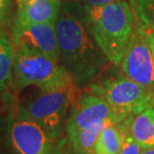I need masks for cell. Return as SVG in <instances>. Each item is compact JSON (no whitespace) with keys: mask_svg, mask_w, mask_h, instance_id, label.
Listing matches in <instances>:
<instances>
[{"mask_svg":"<svg viewBox=\"0 0 154 154\" xmlns=\"http://www.w3.org/2000/svg\"><path fill=\"white\" fill-rule=\"evenodd\" d=\"M60 52L59 63L71 75L76 85L96 79L111 63L95 42L84 14L74 5L61 8L56 21Z\"/></svg>","mask_w":154,"mask_h":154,"instance_id":"obj_1","label":"cell"},{"mask_svg":"<svg viewBox=\"0 0 154 154\" xmlns=\"http://www.w3.org/2000/svg\"><path fill=\"white\" fill-rule=\"evenodd\" d=\"M85 22L95 42L111 64L118 66L135 25L133 6L118 0L104 6L84 5Z\"/></svg>","mask_w":154,"mask_h":154,"instance_id":"obj_2","label":"cell"},{"mask_svg":"<svg viewBox=\"0 0 154 154\" xmlns=\"http://www.w3.org/2000/svg\"><path fill=\"white\" fill-rule=\"evenodd\" d=\"M97 77L99 81L90 85V93L106 101L115 123L151 106L154 91L126 78L119 69L113 70L109 66Z\"/></svg>","mask_w":154,"mask_h":154,"instance_id":"obj_3","label":"cell"},{"mask_svg":"<svg viewBox=\"0 0 154 154\" xmlns=\"http://www.w3.org/2000/svg\"><path fill=\"white\" fill-rule=\"evenodd\" d=\"M13 82L17 90L35 86L41 91L63 88L76 85L60 63L26 46L14 48Z\"/></svg>","mask_w":154,"mask_h":154,"instance_id":"obj_4","label":"cell"},{"mask_svg":"<svg viewBox=\"0 0 154 154\" xmlns=\"http://www.w3.org/2000/svg\"><path fill=\"white\" fill-rule=\"evenodd\" d=\"M77 85L63 88L41 91L23 110L52 138L57 140L63 133L67 112L81 97Z\"/></svg>","mask_w":154,"mask_h":154,"instance_id":"obj_5","label":"cell"},{"mask_svg":"<svg viewBox=\"0 0 154 154\" xmlns=\"http://www.w3.org/2000/svg\"><path fill=\"white\" fill-rule=\"evenodd\" d=\"M146 33L140 21H135L128 45L117 67L126 78L154 91V61Z\"/></svg>","mask_w":154,"mask_h":154,"instance_id":"obj_6","label":"cell"},{"mask_svg":"<svg viewBox=\"0 0 154 154\" xmlns=\"http://www.w3.org/2000/svg\"><path fill=\"white\" fill-rule=\"evenodd\" d=\"M7 140L13 154H60L56 140L31 119L23 109L9 123Z\"/></svg>","mask_w":154,"mask_h":154,"instance_id":"obj_7","label":"cell"},{"mask_svg":"<svg viewBox=\"0 0 154 154\" xmlns=\"http://www.w3.org/2000/svg\"><path fill=\"white\" fill-rule=\"evenodd\" d=\"M13 46H26L44 54L59 63L60 52L56 33V23L21 24L15 21L12 27Z\"/></svg>","mask_w":154,"mask_h":154,"instance_id":"obj_8","label":"cell"},{"mask_svg":"<svg viewBox=\"0 0 154 154\" xmlns=\"http://www.w3.org/2000/svg\"><path fill=\"white\" fill-rule=\"evenodd\" d=\"M108 119H111V111L106 101L90 91L85 93L70 109L64 131L67 136Z\"/></svg>","mask_w":154,"mask_h":154,"instance_id":"obj_9","label":"cell"},{"mask_svg":"<svg viewBox=\"0 0 154 154\" xmlns=\"http://www.w3.org/2000/svg\"><path fill=\"white\" fill-rule=\"evenodd\" d=\"M62 0H26L18 2L17 21L21 24H39L57 21Z\"/></svg>","mask_w":154,"mask_h":154,"instance_id":"obj_10","label":"cell"},{"mask_svg":"<svg viewBox=\"0 0 154 154\" xmlns=\"http://www.w3.org/2000/svg\"><path fill=\"white\" fill-rule=\"evenodd\" d=\"M130 132L141 149L154 147V107L148 106L134 114L130 121Z\"/></svg>","mask_w":154,"mask_h":154,"instance_id":"obj_11","label":"cell"},{"mask_svg":"<svg viewBox=\"0 0 154 154\" xmlns=\"http://www.w3.org/2000/svg\"><path fill=\"white\" fill-rule=\"evenodd\" d=\"M15 50L11 40L0 34V91L5 90L13 77Z\"/></svg>","mask_w":154,"mask_h":154,"instance_id":"obj_12","label":"cell"},{"mask_svg":"<svg viewBox=\"0 0 154 154\" xmlns=\"http://www.w3.org/2000/svg\"><path fill=\"white\" fill-rule=\"evenodd\" d=\"M121 135L115 122L104 127L95 142L93 154H120Z\"/></svg>","mask_w":154,"mask_h":154,"instance_id":"obj_13","label":"cell"},{"mask_svg":"<svg viewBox=\"0 0 154 154\" xmlns=\"http://www.w3.org/2000/svg\"><path fill=\"white\" fill-rule=\"evenodd\" d=\"M133 116L134 114L116 123L121 135L120 154H141L142 152L141 147L130 132V121Z\"/></svg>","mask_w":154,"mask_h":154,"instance_id":"obj_14","label":"cell"},{"mask_svg":"<svg viewBox=\"0 0 154 154\" xmlns=\"http://www.w3.org/2000/svg\"><path fill=\"white\" fill-rule=\"evenodd\" d=\"M138 14L140 23L147 30H154V0H135L132 5Z\"/></svg>","mask_w":154,"mask_h":154,"instance_id":"obj_15","label":"cell"},{"mask_svg":"<svg viewBox=\"0 0 154 154\" xmlns=\"http://www.w3.org/2000/svg\"><path fill=\"white\" fill-rule=\"evenodd\" d=\"M11 0H0V27L3 25L10 10Z\"/></svg>","mask_w":154,"mask_h":154,"instance_id":"obj_16","label":"cell"},{"mask_svg":"<svg viewBox=\"0 0 154 154\" xmlns=\"http://www.w3.org/2000/svg\"><path fill=\"white\" fill-rule=\"evenodd\" d=\"M82 1L84 2V5L87 6H104L118 0H82Z\"/></svg>","mask_w":154,"mask_h":154,"instance_id":"obj_17","label":"cell"},{"mask_svg":"<svg viewBox=\"0 0 154 154\" xmlns=\"http://www.w3.org/2000/svg\"><path fill=\"white\" fill-rule=\"evenodd\" d=\"M146 34H147V40H148L150 49H151V53H152V57L154 61V30H147Z\"/></svg>","mask_w":154,"mask_h":154,"instance_id":"obj_18","label":"cell"},{"mask_svg":"<svg viewBox=\"0 0 154 154\" xmlns=\"http://www.w3.org/2000/svg\"><path fill=\"white\" fill-rule=\"evenodd\" d=\"M141 154H154V147L153 148H148V149L142 150Z\"/></svg>","mask_w":154,"mask_h":154,"instance_id":"obj_19","label":"cell"},{"mask_svg":"<svg viewBox=\"0 0 154 154\" xmlns=\"http://www.w3.org/2000/svg\"><path fill=\"white\" fill-rule=\"evenodd\" d=\"M18 2H21V1H26V0H17Z\"/></svg>","mask_w":154,"mask_h":154,"instance_id":"obj_20","label":"cell"},{"mask_svg":"<svg viewBox=\"0 0 154 154\" xmlns=\"http://www.w3.org/2000/svg\"><path fill=\"white\" fill-rule=\"evenodd\" d=\"M0 154H13V153L11 152V153H0Z\"/></svg>","mask_w":154,"mask_h":154,"instance_id":"obj_21","label":"cell"}]
</instances>
